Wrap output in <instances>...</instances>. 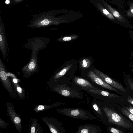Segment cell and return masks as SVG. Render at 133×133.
<instances>
[{"instance_id": "cell-1", "label": "cell", "mask_w": 133, "mask_h": 133, "mask_svg": "<svg viewBox=\"0 0 133 133\" xmlns=\"http://www.w3.org/2000/svg\"><path fill=\"white\" fill-rule=\"evenodd\" d=\"M50 41L49 38L35 37L28 39V42L24 45L25 47L31 49V57L28 63L22 68V71L25 77H30L38 70L37 63L38 54L42 49L46 48Z\"/></svg>"}, {"instance_id": "cell-2", "label": "cell", "mask_w": 133, "mask_h": 133, "mask_svg": "<svg viewBox=\"0 0 133 133\" xmlns=\"http://www.w3.org/2000/svg\"><path fill=\"white\" fill-rule=\"evenodd\" d=\"M102 109L108 122L128 130H133V125L131 122L113 109L105 106Z\"/></svg>"}, {"instance_id": "cell-3", "label": "cell", "mask_w": 133, "mask_h": 133, "mask_svg": "<svg viewBox=\"0 0 133 133\" xmlns=\"http://www.w3.org/2000/svg\"><path fill=\"white\" fill-rule=\"evenodd\" d=\"M55 110L59 113L75 119L86 120L96 118L90 112L83 109L67 108L56 109Z\"/></svg>"}, {"instance_id": "cell-4", "label": "cell", "mask_w": 133, "mask_h": 133, "mask_svg": "<svg viewBox=\"0 0 133 133\" xmlns=\"http://www.w3.org/2000/svg\"><path fill=\"white\" fill-rule=\"evenodd\" d=\"M87 91L103 97L111 103H119L121 102H122L123 100L122 95H118L100 89H91Z\"/></svg>"}, {"instance_id": "cell-5", "label": "cell", "mask_w": 133, "mask_h": 133, "mask_svg": "<svg viewBox=\"0 0 133 133\" xmlns=\"http://www.w3.org/2000/svg\"><path fill=\"white\" fill-rule=\"evenodd\" d=\"M6 106L8 115L16 129L20 133L22 130V124L19 115L15 111L13 104L7 102Z\"/></svg>"}, {"instance_id": "cell-6", "label": "cell", "mask_w": 133, "mask_h": 133, "mask_svg": "<svg viewBox=\"0 0 133 133\" xmlns=\"http://www.w3.org/2000/svg\"><path fill=\"white\" fill-rule=\"evenodd\" d=\"M49 127L51 132L52 133H64L65 130L62 126V123L52 117L41 118Z\"/></svg>"}, {"instance_id": "cell-7", "label": "cell", "mask_w": 133, "mask_h": 133, "mask_svg": "<svg viewBox=\"0 0 133 133\" xmlns=\"http://www.w3.org/2000/svg\"><path fill=\"white\" fill-rule=\"evenodd\" d=\"M0 77L4 86L9 92L12 98H14L12 88L10 81L6 72L3 60L0 57Z\"/></svg>"}, {"instance_id": "cell-8", "label": "cell", "mask_w": 133, "mask_h": 133, "mask_svg": "<svg viewBox=\"0 0 133 133\" xmlns=\"http://www.w3.org/2000/svg\"><path fill=\"white\" fill-rule=\"evenodd\" d=\"M92 71L110 85L124 94L127 93V89L119 83L115 81L97 69H95Z\"/></svg>"}, {"instance_id": "cell-9", "label": "cell", "mask_w": 133, "mask_h": 133, "mask_svg": "<svg viewBox=\"0 0 133 133\" xmlns=\"http://www.w3.org/2000/svg\"><path fill=\"white\" fill-rule=\"evenodd\" d=\"M87 76L92 82L103 88L115 92L122 96L124 94L106 83L92 71L90 70L87 74Z\"/></svg>"}, {"instance_id": "cell-10", "label": "cell", "mask_w": 133, "mask_h": 133, "mask_svg": "<svg viewBox=\"0 0 133 133\" xmlns=\"http://www.w3.org/2000/svg\"><path fill=\"white\" fill-rule=\"evenodd\" d=\"M53 90L56 92L68 97L78 99L81 96L79 93L64 85L56 86Z\"/></svg>"}, {"instance_id": "cell-11", "label": "cell", "mask_w": 133, "mask_h": 133, "mask_svg": "<svg viewBox=\"0 0 133 133\" xmlns=\"http://www.w3.org/2000/svg\"><path fill=\"white\" fill-rule=\"evenodd\" d=\"M0 50L4 60H5L9 48L5 29L1 18L0 21Z\"/></svg>"}, {"instance_id": "cell-12", "label": "cell", "mask_w": 133, "mask_h": 133, "mask_svg": "<svg viewBox=\"0 0 133 133\" xmlns=\"http://www.w3.org/2000/svg\"><path fill=\"white\" fill-rule=\"evenodd\" d=\"M102 130L99 127L93 124H85L78 127L76 133H101Z\"/></svg>"}, {"instance_id": "cell-13", "label": "cell", "mask_w": 133, "mask_h": 133, "mask_svg": "<svg viewBox=\"0 0 133 133\" xmlns=\"http://www.w3.org/2000/svg\"><path fill=\"white\" fill-rule=\"evenodd\" d=\"M74 81L77 85L87 91L91 89H98L92 85L88 81L83 78L77 77L74 78Z\"/></svg>"}, {"instance_id": "cell-14", "label": "cell", "mask_w": 133, "mask_h": 133, "mask_svg": "<svg viewBox=\"0 0 133 133\" xmlns=\"http://www.w3.org/2000/svg\"><path fill=\"white\" fill-rule=\"evenodd\" d=\"M8 75L11 76L13 86L15 90L19 96L22 99H23L25 96L24 92L19 84L18 83V80L14 75L10 73H7Z\"/></svg>"}, {"instance_id": "cell-15", "label": "cell", "mask_w": 133, "mask_h": 133, "mask_svg": "<svg viewBox=\"0 0 133 133\" xmlns=\"http://www.w3.org/2000/svg\"><path fill=\"white\" fill-rule=\"evenodd\" d=\"M64 104H65V103L57 102L51 105H38L36 106L35 108L33 109V110L35 111L36 113H37Z\"/></svg>"}, {"instance_id": "cell-16", "label": "cell", "mask_w": 133, "mask_h": 133, "mask_svg": "<svg viewBox=\"0 0 133 133\" xmlns=\"http://www.w3.org/2000/svg\"><path fill=\"white\" fill-rule=\"evenodd\" d=\"M43 132V130L40 126L39 123L38 122L37 119L36 118H32L30 127V132L41 133Z\"/></svg>"}, {"instance_id": "cell-17", "label": "cell", "mask_w": 133, "mask_h": 133, "mask_svg": "<svg viewBox=\"0 0 133 133\" xmlns=\"http://www.w3.org/2000/svg\"><path fill=\"white\" fill-rule=\"evenodd\" d=\"M79 37V36L77 35H69L60 37L57 39V41L60 42L71 41L76 39Z\"/></svg>"}, {"instance_id": "cell-18", "label": "cell", "mask_w": 133, "mask_h": 133, "mask_svg": "<svg viewBox=\"0 0 133 133\" xmlns=\"http://www.w3.org/2000/svg\"><path fill=\"white\" fill-rule=\"evenodd\" d=\"M72 66V64L67 65L56 74L54 77V79H58L63 76Z\"/></svg>"}, {"instance_id": "cell-19", "label": "cell", "mask_w": 133, "mask_h": 133, "mask_svg": "<svg viewBox=\"0 0 133 133\" xmlns=\"http://www.w3.org/2000/svg\"><path fill=\"white\" fill-rule=\"evenodd\" d=\"M124 83L127 89L133 94V79L131 78H128L125 80Z\"/></svg>"}, {"instance_id": "cell-20", "label": "cell", "mask_w": 133, "mask_h": 133, "mask_svg": "<svg viewBox=\"0 0 133 133\" xmlns=\"http://www.w3.org/2000/svg\"><path fill=\"white\" fill-rule=\"evenodd\" d=\"M91 63V62L89 59H84L80 61V67L83 69H85L89 67Z\"/></svg>"}, {"instance_id": "cell-21", "label": "cell", "mask_w": 133, "mask_h": 133, "mask_svg": "<svg viewBox=\"0 0 133 133\" xmlns=\"http://www.w3.org/2000/svg\"><path fill=\"white\" fill-rule=\"evenodd\" d=\"M119 110L122 114L126 116L130 120L133 122V114L131 113L123 107L120 108Z\"/></svg>"}, {"instance_id": "cell-22", "label": "cell", "mask_w": 133, "mask_h": 133, "mask_svg": "<svg viewBox=\"0 0 133 133\" xmlns=\"http://www.w3.org/2000/svg\"><path fill=\"white\" fill-rule=\"evenodd\" d=\"M94 109L97 112V113L101 116L103 117L104 116L99 106L96 103H94L93 104Z\"/></svg>"}, {"instance_id": "cell-23", "label": "cell", "mask_w": 133, "mask_h": 133, "mask_svg": "<svg viewBox=\"0 0 133 133\" xmlns=\"http://www.w3.org/2000/svg\"><path fill=\"white\" fill-rule=\"evenodd\" d=\"M108 130L113 133H123L124 132L120 130L112 127H109L108 128Z\"/></svg>"}, {"instance_id": "cell-24", "label": "cell", "mask_w": 133, "mask_h": 133, "mask_svg": "<svg viewBox=\"0 0 133 133\" xmlns=\"http://www.w3.org/2000/svg\"><path fill=\"white\" fill-rule=\"evenodd\" d=\"M8 124L1 118H0V127L2 129H7Z\"/></svg>"}, {"instance_id": "cell-25", "label": "cell", "mask_w": 133, "mask_h": 133, "mask_svg": "<svg viewBox=\"0 0 133 133\" xmlns=\"http://www.w3.org/2000/svg\"><path fill=\"white\" fill-rule=\"evenodd\" d=\"M103 13L105 15H107L108 17L111 19H114L113 16L111 14L109 13V12L106 9H103L102 10Z\"/></svg>"}, {"instance_id": "cell-26", "label": "cell", "mask_w": 133, "mask_h": 133, "mask_svg": "<svg viewBox=\"0 0 133 133\" xmlns=\"http://www.w3.org/2000/svg\"><path fill=\"white\" fill-rule=\"evenodd\" d=\"M123 107L133 114V106L132 105H129L128 107L123 105Z\"/></svg>"}, {"instance_id": "cell-27", "label": "cell", "mask_w": 133, "mask_h": 133, "mask_svg": "<svg viewBox=\"0 0 133 133\" xmlns=\"http://www.w3.org/2000/svg\"><path fill=\"white\" fill-rule=\"evenodd\" d=\"M126 99L128 102L133 105V97L128 96Z\"/></svg>"}, {"instance_id": "cell-28", "label": "cell", "mask_w": 133, "mask_h": 133, "mask_svg": "<svg viewBox=\"0 0 133 133\" xmlns=\"http://www.w3.org/2000/svg\"><path fill=\"white\" fill-rule=\"evenodd\" d=\"M113 15L115 17L117 18L119 17L120 16L119 13L116 11H115L113 12Z\"/></svg>"}, {"instance_id": "cell-29", "label": "cell", "mask_w": 133, "mask_h": 133, "mask_svg": "<svg viewBox=\"0 0 133 133\" xmlns=\"http://www.w3.org/2000/svg\"><path fill=\"white\" fill-rule=\"evenodd\" d=\"M24 0H12V2L14 3H17Z\"/></svg>"}, {"instance_id": "cell-30", "label": "cell", "mask_w": 133, "mask_h": 133, "mask_svg": "<svg viewBox=\"0 0 133 133\" xmlns=\"http://www.w3.org/2000/svg\"><path fill=\"white\" fill-rule=\"evenodd\" d=\"M9 0H6V2H6V4H9V3H8V2H9Z\"/></svg>"}, {"instance_id": "cell-31", "label": "cell", "mask_w": 133, "mask_h": 133, "mask_svg": "<svg viewBox=\"0 0 133 133\" xmlns=\"http://www.w3.org/2000/svg\"><path fill=\"white\" fill-rule=\"evenodd\" d=\"M131 12L132 13H133V8L131 9Z\"/></svg>"}]
</instances>
